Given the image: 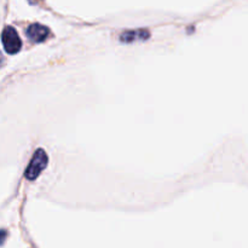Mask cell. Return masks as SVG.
Returning a JSON list of instances; mask_svg holds the SVG:
<instances>
[{
	"instance_id": "277c9868",
	"label": "cell",
	"mask_w": 248,
	"mask_h": 248,
	"mask_svg": "<svg viewBox=\"0 0 248 248\" xmlns=\"http://www.w3.org/2000/svg\"><path fill=\"white\" fill-rule=\"evenodd\" d=\"M148 33L147 31H126V33H124L123 35H121V40L123 41H132L135 40V39H138L137 36L142 35V34H145Z\"/></svg>"
},
{
	"instance_id": "3957f363",
	"label": "cell",
	"mask_w": 248,
	"mask_h": 248,
	"mask_svg": "<svg viewBox=\"0 0 248 248\" xmlns=\"http://www.w3.org/2000/svg\"><path fill=\"white\" fill-rule=\"evenodd\" d=\"M50 34V29L47 27L43 26L39 23H33L27 28V35L31 40L35 41V43H41L45 40Z\"/></svg>"
},
{
	"instance_id": "7a4b0ae2",
	"label": "cell",
	"mask_w": 248,
	"mask_h": 248,
	"mask_svg": "<svg viewBox=\"0 0 248 248\" xmlns=\"http://www.w3.org/2000/svg\"><path fill=\"white\" fill-rule=\"evenodd\" d=\"M2 45L7 53H17L21 50L22 41L14 27H5L2 31Z\"/></svg>"
},
{
	"instance_id": "6da1fadb",
	"label": "cell",
	"mask_w": 248,
	"mask_h": 248,
	"mask_svg": "<svg viewBox=\"0 0 248 248\" xmlns=\"http://www.w3.org/2000/svg\"><path fill=\"white\" fill-rule=\"evenodd\" d=\"M48 157L46 155V153L43 149H38L34 153L33 157L31 160V164L27 167L26 170V178L27 179H35L41 172L45 170V167L47 166Z\"/></svg>"
}]
</instances>
